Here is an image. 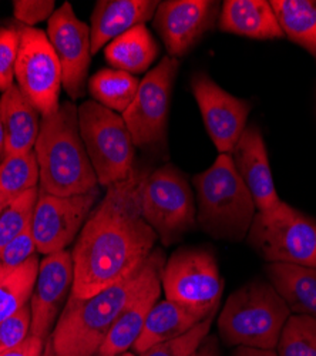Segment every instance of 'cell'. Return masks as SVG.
<instances>
[{
	"label": "cell",
	"instance_id": "cell-25",
	"mask_svg": "<svg viewBox=\"0 0 316 356\" xmlns=\"http://www.w3.org/2000/svg\"><path fill=\"white\" fill-rule=\"evenodd\" d=\"M283 36L316 56L315 0H271Z\"/></svg>",
	"mask_w": 316,
	"mask_h": 356
},
{
	"label": "cell",
	"instance_id": "cell-6",
	"mask_svg": "<svg viewBox=\"0 0 316 356\" xmlns=\"http://www.w3.org/2000/svg\"><path fill=\"white\" fill-rule=\"evenodd\" d=\"M78 127L99 186L122 183L135 170V145L123 115L85 100L78 106Z\"/></svg>",
	"mask_w": 316,
	"mask_h": 356
},
{
	"label": "cell",
	"instance_id": "cell-5",
	"mask_svg": "<svg viewBox=\"0 0 316 356\" xmlns=\"http://www.w3.org/2000/svg\"><path fill=\"white\" fill-rule=\"evenodd\" d=\"M291 309L269 281L252 280L234 291L218 316V332L231 346L275 349Z\"/></svg>",
	"mask_w": 316,
	"mask_h": 356
},
{
	"label": "cell",
	"instance_id": "cell-37",
	"mask_svg": "<svg viewBox=\"0 0 316 356\" xmlns=\"http://www.w3.org/2000/svg\"><path fill=\"white\" fill-rule=\"evenodd\" d=\"M191 356H221L218 339L214 335H208Z\"/></svg>",
	"mask_w": 316,
	"mask_h": 356
},
{
	"label": "cell",
	"instance_id": "cell-41",
	"mask_svg": "<svg viewBox=\"0 0 316 356\" xmlns=\"http://www.w3.org/2000/svg\"><path fill=\"white\" fill-rule=\"evenodd\" d=\"M116 356H137V355L133 353V352H124V353H120V355H116Z\"/></svg>",
	"mask_w": 316,
	"mask_h": 356
},
{
	"label": "cell",
	"instance_id": "cell-34",
	"mask_svg": "<svg viewBox=\"0 0 316 356\" xmlns=\"http://www.w3.org/2000/svg\"><path fill=\"white\" fill-rule=\"evenodd\" d=\"M38 252L32 227L22 232L17 238L0 251V271H10L35 257Z\"/></svg>",
	"mask_w": 316,
	"mask_h": 356
},
{
	"label": "cell",
	"instance_id": "cell-43",
	"mask_svg": "<svg viewBox=\"0 0 316 356\" xmlns=\"http://www.w3.org/2000/svg\"><path fill=\"white\" fill-rule=\"evenodd\" d=\"M315 57H316V56H315Z\"/></svg>",
	"mask_w": 316,
	"mask_h": 356
},
{
	"label": "cell",
	"instance_id": "cell-18",
	"mask_svg": "<svg viewBox=\"0 0 316 356\" xmlns=\"http://www.w3.org/2000/svg\"><path fill=\"white\" fill-rule=\"evenodd\" d=\"M164 265V251L158 250L157 259L146 282L142 284L128 305L119 315L116 322H114L113 328L110 330L96 356H116L133 349L135 341L142 332V328H144L146 319L151 308L160 300L163 291L161 278Z\"/></svg>",
	"mask_w": 316,
	"mask_h": 356
},
{
	"label": "cell",
	"instance_id": "cell-39",
	"mask_svg": "<svg viewBox=\"0 0 316 356\" xmlns=\"http://www.w3.org/2000/svg\"><path fill=\"white\" fill-rule=\"evenodd\" d=\"M3 153H5V130L2 124V118H0V161L3 159Z\"/></svg>",
	"mask_w": 316,
	"mask_h": 356
},
{
	"label": "cell",
	"instance_id": "cell-31",
	"mask_svg": "<svg viewBox=\"0 0 316 356\" xmlns=\"http://www.w3.org/2000/svg\"><path fill=\"white\" fill-rule=\"evenodd\" d=\"M215 314L197 323L181 337L157 343L138 356H191L211 331Z\"/></svg>",
	"mask_w": 316,
	"mask_h": 356
},
{
	"label": "cell",
	"instance_id": "cell-16",
	"mask_svg": "<svg viewBox=\"0 0 316 356\" xmlns=\"http://www.w3.org/2000/svg\"><path fill=\"white\" fill-rule=\"evenodd\" d=\"M73 255L63 250L46 255L39 265V274L31 300V335L47 341L59 321L73 289Z\"/></svg>",
	"mask_w": 316,
	"mask_h": 356
},
{
	"label": "cell",
	"instance_id": "cell-8",
	"mask_svg": "<svg viewBox=\"0 0 316 356\" xmlns=\"http://www.w3.org/2000/svg\"><path fill=\"white\" fill-rule=\"evenodd\" d=\"M247 241L268 264L316 268V220L286 202L272 213L256 211Z\"/></svg>",
	"mask_w": 316,
	"mask_h": 356
},
{
	"label": "cell",
	"instance_id": "cell-29",
	"mask_svg": "<svg viewBox=\"0 0 316 356\" xmlns=\"http://www.w3.org/2000/svg\"><path fill=\"white\" fill-rule=\"evenodd\" d=\"M278 356H316V319L291 315L281 332Z\"/></svg>",
	"mask_w": 316,
	"mask_h": 356
},
{
	"label": "cell",
	"instance_id": "cell-12",
	"mask_svg": "<svg viewBox=\"0 0 316 356\" xmlns=\"http://www.w3.org/2000/svg\"><path fill=\"white\" fill-rule=\"evenodd\" d=\"M100 198V187L80 195L57 197L39 188L32 234L38 252L50 255L73 244Z\"/></svg>",
	"mask_w": 316,
	"mask_h": 356
},
{
	"label": "cell",
	"instance_id": "cell-15",
	"mask_svg": "<svg viewBox=\"0 0 316 356\" xmlns=\"http://www.w3.org/2000/svg\"><path fill=\"white\" fill-rule=\"evenodd\" d=\"M221 3L217 0H165L160 2L153 27L169 57L188 54L218 23Z\"/></svg>",
	"mask_w": 316,
	"mask_h": 356
},
{
	"label": "cell",
	"instance_id": "cell-38",
	"mask_svg": "<svg viewBox=\"0 0 316 356\" xmlns=\"http://www.w3.org/2000/svg\"><path fill=\"white\" fill-rule=\"evenodd\" d=\"M233 356H278L274 349H260V348H248L237 346Z\"/></svg>",
	"mask_w": 316,
	"mask_h": 356
},
{
	"label": "cell",
	"instance_id": "cell-33",
	"mask_svg": "<svg viewBox=\"0 0 316 356\" xmlns=\"http://www.w3.org/2000/svg\"><path fill=\"white\" fill-rule=\"evenodd\" d=\"M31 304L0 322V353L19 346L31 335Z\"/></svg>",
	"mask_w": 316,
	"mask_h": 356
},
{
	"label": "cell",
	"instance_id": "cell-4",
	"mask_svg": "<svg viewBox=\"0 0 316 356\" xmlns=\"http://www.w3.org/2000/svg\"><path fill=\"white\" fill-rule=\"evenodd\" d=\"M197 224L215 240L241 243L247 238L255 202L238 175L233 156L218 154L210 168L192 177Z\"/></svg>",
	"mask_w": 316,
	"mask_h": 356
},
{
	"label": "cell",
	"instance_id": "cell-11",
	"mask_svg": "<svg viewBox=\"0 0 316 356\" xmlns=\"http://www.w3.org/2000/svg\"><path fill=\"white\" fill-rule=\"evenodd\" d=\"M19 26L20 44L15 79L20 92L38 108L42 118L60 107L62 67L47 33L36 27Z\"/></svg>",
	"mask_w": 316,
	"mask_h": 356
},
{
	"label": "cell",
	"instance_id": "cell-28",
	"mask_svg": "<svg viewBox=\"0 0 316 356\" xmlns=\"http://www.w3.org/2000/svg\"><path fill=\"white\" fill-rule=\"evenodd\" d=\"M40 174L35 152L8 156L0 161V210L27 191L39 188Z\"/></svg>",
	"mask_w": 316,
	"mask_h": 356
},
{
	"label": "cell",
	"instance_id": "cell-13",
	"mask_svg": "<svg viewBox=\"0 0 316 356\" xmlns=\"http://www.w3.org/2000/svg\"><path fill=\"white\" fill-rule=\"evenodd\" d=\"M191 92L217 152L233 154L248 126L251 103L224 90L206 72L191 76Z\"/></svg>",
	"mask_w": 316,
	"mask_h": 356
},
{
	"label": "cell",
	"instance_id": "cell-1",
	"mask_svg": "<svg viewBox=\"0 0 316 356\" xmlns=\"http://www.w3.org/2000/svg\"><path fill=\"white\" fill-rule=\"evenodd\" d=\"M150 167H135L127 180L106 188L72 251L73 298L89 296L138 271L156 250L157 234L141 214V191Z\"/></svg>",
	"mask_w": 316,
	"mask_h": 356
},
{
	"label": "cell",
	"instance_id": "cell-27",
	"mask_svg": "<svg viewBox=\"0 0 316 356\" xmlns=\"http://www.w3.org/2000/svg\"><path fill=\"white\" fill-rule=\"evenodd\" d=\"M40 259L32 257L10 271H0V322L31 304Z\"/></svg>",
	"mask_w": 316,
	"mask_h": 356
},
{
	"label": "cell",
	"instance_id": "cell-14",
	"mask_svg": "<svg viewBox=\"0 0 316 356\" xmlns=\"http://www.w3.org/2000/svg\"><path fill=\"white\" fill-rule=\"evenodd\" d=\"M47 38L60 62L66 93L72 100L81 99L92 62L90 27L76 16L72 3L65 2L47 20Z\"/></svg>",
	"mask_w": 316,
	"mask_h": 356
},
{
	"label": "cell",
	"instance_id": "cell-24",
	"mask_svg": "<svg viewBox=\"0 0 316 356\" xmlns=\"http://www.w3.org/2000/svg\"><path fill=\"white\" fill-rule=\"evenodd\" d=\"M160 54V46L146 26H137L104 47L110 69L133 76L146 73Z\"/></svg>",
	"mask_w": 316,
	"mask_h": 356
},
{
	"label": "cell",
	"instance_id": "cell-19",
	"mask_svg": "<svg viewBox=\"0 0 316 356\" xmlns=\"http://www.w3.org/2000/svg\"><path fill=\"white\" fill-rule=\"evenodd\" d=\"M158 5L157 0H100L90 20L92 54L131 29L146 26L153 20Z\"/></svg>",
	"mask_w": 316,
	"mask_h": 356
},
{
	"label": "cell",
	"instance_id": "cell-42",
	"mask_svg": "<svg viewBox=\"0 0 316 356\" xmlns=\"http://www.w3.org/2000/svg\"><path fill=\"white\" fill-rule=\"evenodd\" d=\"M0 211H2V210H0Z\"/></svg>",
	"mask_w": 316,
	"mask_h": 356
},
{
	"label": "cell",
	"instance_id": "cell-2",
	"mask_svg": "<svg viewBox=\"0 0 316 356\" xmlns=\"http://www.w3.org/2000/svg\"><path fill=\"white\" fill-rule=\"evenodd\" d=\"M156 248L138 271L89 298L70 296L50 335L59 356H96L119 315L146 282L157 259Z\"/></svg>",
	"mask_w": 316,
	"mask_h": 356
},
{
	"label": "cell",
	"instance_id": "cell-3",
	"mask_svg": "<svg viewBox=\"0 0 316 356\" xmlns=\"http://www.w3.org/2000/svg\"><path fill=\"white\" fill-rule=\"evenodd\" d=\"M33 152L42 191L70 197L100 187L80 136L78 107L73 102H65L54 114L42 118Z\"/></svg>",
	"mask_w": 316,
	"mask_h": 356
},
{
	"label": "cell",
	"instance_id": "cell-36",
	"mask_svg": "<svg viewBox=\"0 0 316 356\" xmlns=\"http://www.w3.org/2000/svg\"><path fill=\"white\" fill-rule=\"evenodd\" d=\"M46 341L28 335L24 342H22L19 346L9 349L6 352L0 353V356H40L44 349Z\"/></svg>",
	"mask_w": 316,
	"mask_h": 356
},
{
	"label": "cell",
	"instance_id": "cell-30",
	"mask_svg": "<svg viewBox=\"0 0 316 356\" xmlns=\"http://www.w3.org/2000/svg\"><path fill=\"white\" fill-rule=\"evenodd\" d=\"M39 188L27 191L0 211V251L32 227Z\"/></svg>",
	"mask_w": 316,
	"mask_h": 356
},
{
	"label": "cell",
	"instance_id": "cell-17",
	"mask_svg": "<svg viewBox=\"0 0 316 356\" xmlns=\"http://www.w3.org/2000/svg\"><path fill=\"white\" fill-rule=\"evenodd\" d=\"M231 156L238 175L255 202L256 211H275L283 201L275 188L267 144L260 127L247 126Z\"/></svg>",
	"mask_w": 316,
	"mask_h": 356
},
{
	"label": "cell",
	"instance_id": "cell-20",
	"mask_svg": "<svg viewBox=\"0 0 316 356\" xmlns=\"http://www.w3.org/2000/svg\"><path fill=\"white\" fill-rule=\"evenodd\" d=\"M218 27L224 33L253 40H279L283 36L275 12L267 0H225Z\"/></svg>",
	"mask_w": 316,
	"mask_h": 356
},
{
	"label": "cell",
	"instance_id": "cell-35",
	"mask_svg": "<svg viewBox=\"0 0 316 356\" xmlns=\"http://www.w3.org/2000/svg\"><path fill=\"white\" fill-rule=\"evenodd\" d=\"M13 16L20 26L33 27L49 20L56 10L53 0H13Z\"/></svg>",
	"mask_w": 316,
	"mask_h": 356
},
{
	"label": "cell",
	"instance_id": "cell-23",
	"mask_svg": "<svg viewBox=\"0 0 316 356\" xmlns=\"http://www.w3.org/2000/svg\"><path fill=\"white\" fill-rule=\"evenodd\" d=\"M265 274L295 315L316 319V268L291 264H268Z\"/></svg>",
	"mask_w": 316,
	"mask_h": 356
},
{
	"label": "cell",
	"instance_id": "cell-22",
	"mask_svg": "<svg viewBox=\"0 0 316 356\" xmlns=\"http://www.w3.org/2000/svg\"><path fill=\"white\" fill-rule=\"evenodd\" d=\"M208 318V316H207ZM206 316L171 300L157 301L151 308L144 328L133 346V353L137 356L151 346L184 335Z\"/></svg>",
	"mask_w": 316,
	"mask_h": 356
},
{
	"label": "cell",
	"instance_id": "cell-10",
	"mask_svg": "<svg viewBox=\"0 0 316 356\" xmlns=\"http://www.w3.org/2000/svg\"><path fill=\"white\" fill-rule=\"evenodd\" d=\"M178 70V58L164 56L140 81L133 103L122 114L134 145L141 150H167L169 106Z\"/></svg>",
	"mask_w": 316,
	"mask_h": 356
},
{
	"label": "cell",
	"instance_id": "cell-7",
	"mask_svg": "<svg viewBox=\"0 0 316 356\" xmlns=\"http://www.w3.org/2000/svg\"><path fill=\"white\" fill-rule=\"evenodd\" d=\"M141 214L163 245L178 243L192 231L197 204L187 174L169 163L151 170L141 191Z\"/></svg>",
	"mask_w": 316,
	"mask_h": 356
},
{
	"label": "cell",
	"instance_id": "cell-21",
	"mask_svg": "<svg viewBox=\"0 0 316 356\" xmlns=\"http://www.w3.org/2000/svg\"><path fill=\"white\" fill-rule=\"evenodd\" d=\"M0 118L5 130L3 157L35 150L40 133V113L16 84L0 99Z\"/></svg>",
	"mask_w": 316,
	"mask_h": 356
},
{
	"label": "cell",
	"instance_id": "cell-32",
	"mask_svg": "<svg viewBox=\"0 0 316 356\" xmlns=\"http://www.w3.org/2000/svg\"><path fill=\"white\" fill-rule=\"evenodd\" d=\"M19 44V26L0 27V92L2 93L8 92L15 84Z\"/></svg>",
	"mask_w": 316,
	"mask_h": 356
},
{
	"label": "cell",
	"instance_id": "cell-9",
	"mask_svg": "<svg viewBox=\"0 0 316 356\" xmlns=\"http://www.w3.org/2000/svg\"><path fill=\"white\" fill-rule=\"evenodd\" d=\"M161 285L165 298L203 316L217 314L224 280L215 254L206 247H181L164 265Z\"/></svg>",
	"mask_w": 316,
	"mask_h": 356
},
{
	"label": "cell",
	"instance_id": "cell-26",
	"mask_svg": "<svg viewBox=\"0 0 316 356\" xmlns=\"http://www.w3.org/2000/svg\"><path fill=\"white\" fill-rule=\"evenodd\" d=\"M140 81L135 76L122 70L101 69L90 77L88 88L93 102L123 114L133 103Z\"/></svg>",
	"mask_w": 316,
	"mask_h": 356
},
{
	"label": "cell",
	"instance_id": "cell-40",
	"mask_svg": "<svg viewBox=\"0 0 316 356\" xmlns=\"http://www.w3.org/2000/svg\"><path fill=\"white\" fill-rule=\"evenodd\" d=\"M40 356H59V355L56 353V350L53 349V345H51L50 339H47V341H46L44 349H43V352H42V355H40Z\"/></svg>",
	"mask_w": 316,
	"mask_h": 356
}]
</instances>
